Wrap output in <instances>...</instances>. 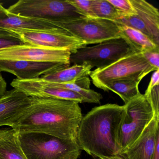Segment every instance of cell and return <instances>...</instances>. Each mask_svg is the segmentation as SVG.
<instances>
[{"mask_svg": "<svg viewBox=\"0 0 159 159\" xmlns=\"http://www.w3.org/2000/svg\"><path fill=\"white\" fill-rule=\"evenodd\" d=\"M30 106L11 128L18 132H39L66 141H77L83 118L75 101L31 97Z\"/></svg>", "mask_w": 159, "mask_h": 159, "instance_id": "obj_1", "label": "cell"}, {"mask_svg": "<svg viewBox=\"0 0 159 159\" xmlns=\"http://www.w3.org/2000/svg\"><path fill=\"white\" fill-rule=\"evenodd\" d=\"M124 106L107 104L95 107L83 117L77 140L82 150L94 158L120 153L116 131Z\"/></svg>", "mask_w": 159, "mask_h": 159, "instance_id": "obj_2", "label": "cell"}, {"mask_svg": "<svg viewBox=\"0 0 159 159\" xmlns=\"http://www.w3.org/2000/svg\"><path fill=\"white\" fill-rule=\"evenodd\" d=\"M27 159H78L81 149L77 141H66L39 132H18Z\"/></svg>", "mask_w": 159, "mask_h": 159, "instance_id": "obj_3", "label": "cell"}, {"mask_svg": "<svg viewBox=\"0 0 159 159\" xmlns=\"http://www.w3.org/2000/svg\"><path fill=\"white\" fill-rule=\"evenodd\" d=\"M153 118V111L144 94L124 105V110L116 131L120 152L132 145Z\"/></svg>", "mask_w": 159, "mask_h": 159, "instance_id": "obj_4", "label": "cell"}, {"mask_svg": "<svg viewBox=\"0 0 159 159\" xmlns=\"http://www.w3.org/2000/svg\"><path fill=\"white\" fill-rule=\"evenodd\" d=\"M155 70L142 53L134 52L108 66L91 71L89 76L94 85L102 89L104 85L114 80H132L140 82L145 76Z\"/></svg>", "mask_w": 159, "mask_h": 159, "instance_id": "obj_5", "label": "cell"}, {"mask_svg": "<svg viewBox=\"0 0 159 159\" xmlns=\"http://www.w3.org/2000/svg\"><path fill=\"white\" fill-rule=\"evenodd\" d=\"M53 23L58 28L82 41L86 45L120 38L117 24L105 19L82 16Z\"/></svg>", "mask_w": 159, "mask_h": 159, "instance_id": "obj_6", "label": "cell"}, {"mask_svg": "<svg viewBox=\"0 0 159 159\" xmlns=\"http://www.w3.org/2000/svg\"><path fill=\"white\" fill-rule=\"evenodd\" d=\"M7 10L16 15L52 22L82 17L68 0H19Z\"/></svg>", "mask_w": 159, "mask_h": 159, "instance_id": "obj_7", "label": "cell"}, {"mask_svg": "<svg viewBox=\"0 0 159 159\" xmlns=\"http://www.w3.org/2000/svg\"><path fill=\"white\" fill-rule=\"evenodd\" d=\"M135 52L122 38L113 39L92 46H85L71 54L70 63L101 69Z\"/></svg>", "mask_w": 159, "mask_h": 159, "instance_id": "obj_8", "label": "cell"}, {"mask_svg": "<svg viewBox=\"0 0 159 159\" xmlns=\"http://www.w3.org/2000/svg\"><path fill=\"white\" fill-rule=\"evenodd\" d=\"M4 30L13 34L25 44L52 49H65L69 50L71 54L87 46L82 41L64 30L60 31Z\"/></svg>", "mask_w": 159, "mask_h": 159, "instance_id": "obj_9", "label": "cell"}, {"mask_svg": "<svg viewBox=\"0 0 159 159\" xmlns=\"http://www.w3.org/2000/svg\"><path fill=\"white\" fill-rule=\"evenodd\" d=\"M129 1L136 14L120 18L115 23L139 30L159 46V10L145 0Z\"/></svg>", "mask_w": 159, "mask_h": 159, "instance_id": "obj_10", "label": "cell"}, {"mask_svg": "<svg viewBox=\"0 0 159 159\" xmlns=\"http://www.w3.org/2000/svg\"><path fill=\"white\" fill-rule=\"evenodd\" d=\"M71 53L65 49H52L25 44L0 50V60L53 62L70 65Z\"/></svg>", "mask_w": 159, "mask_h": 159, "instance_id": "obj_11", "label": "cell"}, {"mask_svg": "<svg viewBox=\"0 0 159 159\" xmlns=\"http://www.w3.org/2000/svg\"><path fill=\"white\" fill-rule=\"evenodd\" d=\"M14 89L30 97L55 98L75 101L79 104L87 103L83 97L70 90L54 86L50 82L40 78L34 80H22L16 79L11 83Z\"/></svg>", "mask_w": 159, "mask_h": 159, "instance_id": "obj_12", "label": "cell"}, {"mask_svg": "<svg viewBox=\"0 0 159 159\" xmlns=\"http://www.w3.org/2000/svg\"><path fill=\"white\" fill-rule=\"evenodd\" d=\"M70 66L61 63L0 60V71L11 73L22 80L38 79L40 76Z\"/></svg>", "mask_w": 159, "mask_h": 159, "instance_id": "obj_13", "label": "cell"}, {"mask_svg": "<svg viewBox=\"0 0 159 159\" xmlns=\"http://www.w3.org/2000/svg\"><path fill=\"white\" fill-rule=\"evenodd\" d=\"M31 97L16 89L0 97V126H13L31 104Z\"/></svg>", "mask_w": 159, "mask_h": 159, "instance_id": "obj_14", "label": "cell"}, {"mask_svg": "<svg viewBox=\"0 0 159 159\" xmlns=\"http://www.w3.org/2000/svg\"><path fill=\"white\" fill-rule=\"evenodd\" d=\"M159 120L152 118L138 138L119 154L124 159H151L159 135Z\"/></svg>", "mask_w": 159, "mask_h": 159, "instance_id": "obj_15", "label": "cell"}, {"mask_svg": "<svg viewBox=\"0 0 159 159\" xmlns=\"http://www.w3.org/2000/svg\"><path fill=\"white\" fill-rule=\"evenodd\" d=\"M0 29L43 31L63 30L50 21L16 15L8 12L7 9L0 12Z\"/></svg>", "mask_w": 159, "mask_h": 159, "instance_id": "obj_16", "label": "cell"}, {"mask_svg": "<svg viewBox=\"0 0 159 159\" xmlns=\"http://www.w3.org/2000/svg\"><path fill=\"white\" fill-rule=\"evenodd\" d=\"M92 67L86 65H73L62 68L41 76L44 80L58 84L75 83L79 80L89 77Z\"/></svg>", "mask_w": 159, "mask_h": 159, "instance_id": "obj_17", "label": "cell"}, {"mask_svg": "<svg viewBox=\"0 0 159 159\" xmlns=\"http://www.w3.org/2000/svg\"><path fill=\"white\" fill-rule=\"evenodd\" d=\"M0 159H27L15 129L0 130Z\"/></svg>", "mask_w": 159, "mask_h": 159, "instance_id": "obj_18", "label": "cell"}, {"mask_svg": "<svg viewBox=\"0 0 159 159\" xmlns=\"http://www.w3.org/2000/svg\"><path fill=\"white\" fill-rule=\"evenodd\" d=\"M121 38L123 39L137 52L159 50V46L153 43L146 35L133 28L118 25Z\"/></svg>", "mask_w": 159, "mask_h": 159, "instance_id": "obj_19", "label": "cell"}, {"mask_svg": "<svg viewBox=\"0 0 159 159\" xmlns=\"http://www.w3.org/2000/svg\"><path fill=\"white\" fill-rule=\"evenodd\" d=\"M139 82L132 80H117L104 85L102 90L111 91L119 95L125 104L141 94L139 90Z\"/></svg>", "mask_w": 159, "mask_h": 159, "instance_id": "obj_20", "label": "cell"}, {"mask_svg": "<svg viewBox=\"0 0 159 159\" xmlns=\"http://www.w3.org/2000/svg\"><path fill=\"white\" fill-rule=\"evenodd\" d=\"M92 11L95 18L114 23L120 18L118 12L107 0H93Z\"/></svg>", "mask_w": 159, "mask_h": 159, "instance_id": "obj_21", "label": "cell"}, {"mask_svg": "<svg viewBox=\"0 0 159 159\" xmlns=\"http://www.w3.org/2000/svg\"><path fill=\"white\" fill-rule=\"evenodd\" d=\"M107 1L116 9L119 14L120 18L132 16L136 14L135 11L134 10L129 0Z\"/></svg>", "mask_w": 159, "mask_h": 159, "instance_id": "obj_22", "label": "cell"}, {"mask_svg": "<svg viewBox=\"0 0 159 159\" xmlns=\"http://www.w3.org/2000/svg\"><path fill=\"white\" fill-rule=\"evenodd\" d=\"M81 16L95 18L92 11L93 0H68Z\"/></svg>", "mask_w": 159, "mask_h": 159, "instance_id": "obj_23", "label": "cell"}, {"mask_svg": "<svg viewBox=\"0 0 159 159\" xmlns=\"http://www.w3.org/2000/svg\"><path fill=\"white\" fill-rule=\"evenodd\" d=\"M152 108L153 118L159 120V85H156L144 94Z\"/></svg>", "mask_w": 159, "mask_h": 159, "instance_id": "obj_24", "label": "cell"}, {"mask_svg": "<svg viewBox=\"0 0 159 159\" xmlns=\"http://www.w3.org/2000/svg\"><path fill=\"white\" fill-rule=\"evenodd\" d=\"M25 43L13 34L0 29V50Z\"/></svg>", "mask_w": 159, "mask_h": 159, "instance_id": "obj_25", "label": "cell"}, {"mask_svg": "<svg viewBox=\"0 0 159 159\" xmlns=\"http://www.w3.org/2000/svg\"><path fill=\"white\" fill-rule=\"evenodd\" d=\"M147 62L156 70H159V50L141 52Z\"/></svg>", "mask_w": 159, "mask_h": 159, "instance_id": "obj_26", "label": "cell"}, {"mask_svg": "<svg viewBox=\"0 0 159 159\" xmlns=\"http://www.w3.org/2000/svg\"><path fill=\"white\" fill-rule=\"evenodd\" d=\"M159 85V70H155L152 75L150 81L147 89V91L150 90L156 85Z\"/></svg>", "mask_w": 159, "mask_h": 159, "instance_id": "obj_27", "label": "cell"}, {"mask_svg": "<svg viewBox=\"0 0 159 159\" xmlns=\"http://www.w3.org/2000/svg\"><path fill=\"white\" fill-rule=\"evenodd\" d=\"M7 83L2 75L1 71H0V97L4 94L6 92Z\"/></svg>", "mask_w": 159, "mask_h": 159, "instance_id": "obj_28", "label": "cell"}, {"mask_svg": "<svg viewBox=\"0 0 159 159\" xmlns=\"http://www.w3.org/2000/svg\"><path fill=\"white\" fill-rule=\"evenodd\" d=\"M151 159H159V135L157 137L156 139L155 149Z\"/></svg>", "mask_w": 159, "mask_h": 159, "instance_id": "obj_29", "label": "cell"}, {"mask_svg": "<svg viewBox=\"0 0 159 159\" xmlns=\"http://www.w3.org/2000/svg\"><path fill=\"white\" fill-rule=\"evenodd\" d=\"M99 159H124L120 154L109 156H99Z\"/></svg>", "mask_w": 159, "mask_h": 159, "instance_id": "obj_30", "label": "cell"}, {"mask_svg": "<svg viewBox=\"0 0 159 159\" xmlns=\"http://www.w3.org/2000/svg\"><path fill=\"white\" fill-rule=\"evenodd\" d=\"M5 10H6V9L3 7L1 3H0V12L3 11H5Z\"/></svg>", "mask_w": 159, "mask_h": 159, "instance_id": "obj_31", "label": "cell"}]
</instances>
